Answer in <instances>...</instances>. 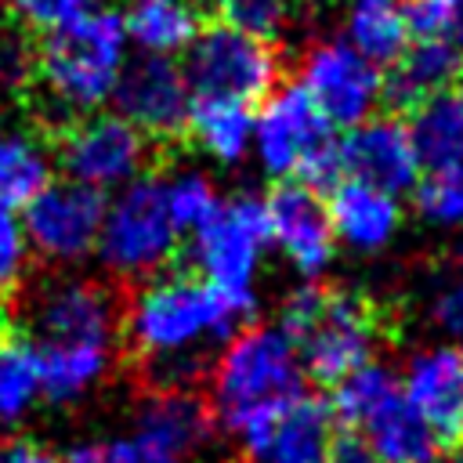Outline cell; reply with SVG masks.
I'll use <instances>...</instances> for the list:
<instances>
[{
    "label": "cell",
    "mask_w": 463,
    "mask_h": 463,
    "mask_svg": "<svg viewBox=\"0 0 463 463\" xmlns=\"http://www.w3.org/2000/svg\"><path fill=\"white\" fill-rule=\"evenodd\" d=\"M250 315L195 271H159L141 279L123 307L119 329L145 362L152 387L192 391L210 369V354Z\"/></svg>",
    "instance_id": "1"
},
{
    "label": "cell",
    "mask_w": 463,
    "mask_h": 463,
    "mask_svg": "<svg viewBox=\"0 0 463 463\" xmlns=\"http://www.w3.org/2000/svg\"><path fill=\"white\" fill-rule=\"evenodd\" d=\"M210 416L228 434L257 423L304 394L307 373L293 336L279 322L239 326L210 358Z\"/></svg>",
    "instance_id": "2"
},
{
    "label": "cell",
    "mask_w": 463,
    "mask_h": 463,
    "mask_svg": "<svg viewBox=\"0 0 463 463\" xmlns=\"http://www.w3.org/2000/svg\"><path fill=\"white\" fill-rule=\"evenodd\" d=\"M127 58L130 43L119 11L98 7L54 33H43L33 80H40L47 101L61 116H87L112 101Z\"/></svg>",
    "instance_id": "3"
},
{
    "label": "cell",
    "mask_w": 463,
    "mask_h": 463,
    "mask_svg": "<svg viewBox=\"0 0 463 463\" xmlns=\"http://www.w3.org/2000/svg\"><path fill=\"white\" fill-rule=\"evenodd\" d=\"M279 326L293 336L304 373L329 387L373 362L380 347L376 307L351 289H318L315 282H304L286 293Z\"/></svg>",
    "instance_id": "4"
},
{
    "label": "cell",
    "mask_w": 463,
    "mask_h": 463,
    "mask_svg": "<svg viewBox=\"0 0 463 463\" xmlns=\"http://www.w3.org/2000/svg\"><path fill=\"white\" fill-rule=\"evenodd\" d=\"M250 156L268 177L304 181L318 192L344 177L340 137L297 83L275 87L260 105H253Z\"/></svg>",
    "instance_id": "5"
},
{
    "label": "cell",
    "mask_w": 463,
    "mask_h": 463,
    "mask_svg": "<svg viewBox=\"0 0 463 463\" xmlns=\"http://www.w3.org/2000/svg\"><path fill=\"white\" fill-rule=\"evenodd\" d=\"M192 271L235 300L250 318L257 311V279L271 250L264 224V199L239 192L217 203V210L188 232Z\"/></svg>",
    "instance_id": "6"
},
{
    "label": "cell",
    "mask_w": 463,
    "mask_h": 463,
    "mask_svg": "<svg viewBox=\"0 0 463 463\" xmlns=\"http://www.w3.org/2000/svg\"><path fill=\"white\" fill-rule=\"evenodd\" d=\"M181 246V232L163 203L159 177H137L105 199L98 260L116 279H152L166 271Z\"/></svg>",
    "instance_id": "7"
},
{
    "label": "cell",
    "mask_w": 463,
    "mask_h": 463,
    "mask_svg": "<svg viewBox=\"0 0 463 463\" xmlns=\"http://www.w3.org/2000/svg\"><path fill=\"white\" fill-rule=\"evenodd\" d=\"M181 69L195 98H228L242 105H260L279 87L282 61L271 40L217 22L192 40Z\"/></svg>",
    "instance_id": "8"
},
{
    "label": "cell",
    "mask_w": 463,
    "mask_h": 463,
    "mask_svg": "<svg viewBox=\"0 0 463 463\" xmlns=\"http://www.w3.org/2000/svg\"><path fill=\"white\" fill-rule=\"evenodd\" d=\"M297 87L333 130H351L383 105V69L358 54L344 36H322L304 47Z\"/></svg>",
    "instance_id": "9"
},
{
    "label": "cell",
    "mask_w": 463,
    "mask_h": 463,
    "mask_svg": "<svg viewBox=\"0 0 463 463\" xmlns=\"http://www.w3.org/2000/svg\"><path fill=\"white\" fill-rule=\"evenodd\" d=\"M54 156L69 181L112 195L145 174L148 137L119 112H87L61 127Z\"/></svg>",
    "instance_id": "10"
},
{
    "label": "cell",
    "mask_w": 463,
    "mask_h": 463,
    "mask_svg": "<svg viewBox=\"0 0 463 463\" xmlns=\"http://www.w3.org/2000/svg\"><path fill=\"white\" fill-rule=\"evenodd\" d=\"M101 217H105V195L69 177L47 181L22 206V228L29 250L61 268L80 264L98 250Z\"/></svg>",
    "instance_id": "11"
},
{
    "label": "cell",
    "mask_w": 463,
    "mask_h": 463,
    "mask_svg": "<svg viewBox=\"0 0 463 463\" xmlns=\"http://www.w3.org/2000/svg\"><path fill=\"white\" fill-rule=\"evenodd\" d=\"M123 307L116 293L87 275H51L25 297L29 340H116Z\"/></svg>",
    "instance_id": "12"
},
{
    "label": "cell",
    "mask_w": 463,
    "mask_h": 463,
    "mask_svg": "<svg viewBox=\"0 0 463 463\" xmlns=\"http://www.w3.org/2000/svg\"><path fill=\"white\" fill-rule=\"evenodd\" d=\"M264 224L271 250L304 279L315 282L336 257V235L326 195L304 181H279L264 195Z\"/></svg>",
    "instance_id": "13"
},
{
    "label": "cell",
    "mask_w": 463,
    "mask_h": 463,
    "mask_svg": "<svg viewBox=\"0 0 463 463\" xmlns=\"http://www.w3.org/2000/svg\"><path fill=\"white\" fill-rule=\"evenodd\" d=\"M192 87L184 80V69L174 58L159 54H137L127 58L119 83L112 90L116 112L137 127L148 141L152 137H177L192 112Z\"/></svg>",
    "instance_id": "14"
},
{
    "label": "cell",
    "mask_w": 463,
    "mask_h": 463,
    "mask_svg": "<svg viewBox=\"0 0 463 463\" xmlns=\"http://www.w3.org/2000/svg\"><path fill=\"white\" fill-rule=\"evenodd\" d=\"M235 438L246 463H326L336 441V416L329 402L304 391Z\"/></svg>",
    "instance_id": "15"
},
{
    "label": "cell",
    "mask_w": 463,
    "mask_h": 463,
    "mask_svg": "<svg viewBox=\"0 0 463 463\" xmlns=\"http://www.w3.org/2000/svg\"><path fill=\"white\" fill-rule=\"evenodd\" d=\"M340 166L344 177L376 184L383 192L405 195L416 188L423 166L412 148L409 127L398 116H369L340 137Z\"/></svg>",
    "instance_id": "16"
},
{
    "label": "cell",
    "mask_w": 463,
    "mask_h": 463,
    "mask_svg": "<svg viewBox=\"0 0 463 463\" xmlns=\"http://www.w3.org/2000/svg\"><path fill=\"white\" fill-rule=\"evenodd\" d=\"M405 402L441 441L463 434V351L456 344H423L398 369Z\"/></svg>",
    "instance_id": "17"
},
{
    "label": "cell",
    "mask_w": 463,
    "mask_h": 463,
    "mask_svg": "<svg viewBox=\"0 0 463 463\" xmlns=\"http://www.w3.org/2000/svg\"><path fill=\"white\" fill-rule=\"evenodd\" d=\"M326 206H329L336 246L362 253V257L383 253L398 239L402 221H405L402 195L383 192L365 181H354V177H340L329 188Z\"/></svg>",
    "instance_id": "18"
},
{
    "label": "cell",
    "mask_w": 463,
    "mask_h": 463,
    "mask_svg": "<svg viewBox=\"0 0 463 463\" xmlns=\"http://www.w3.org/2000/svg\"><path fill=\"white\" fill-rule=\"evenodd\" d=\"M213 416L210 405L195 394V391H174V387H152L134 416V434L145 438L148 445L174 452L181 459H188L192 452H199L210 434H213Z\"/></svg>",
    "instance_id": "19"
},
{
    "label": "cell",
    "mask_w": 463,
    "mask_h": 463,
    "mask_svg": "<svg viewBox=\"0 0 463 463\" xmlns=\"http://www.w3.org/2000/svg\"><path fill=\"white\" fill-rule=\"evenodd\" d=\"M40 391L54 405H72L98 391L116 365V340H40Z\"/></svg>",
    "instance_id": "20"
},
{
    "label": "cell",
    "mask_w": 463,
    "mask_h": 463,
    "mask_svg": "<svg viewBox=\"0 0 463 463\" xmlns=\"http://www.w3.org/2000/svg\"><path fill=\"white\" fill-rule=\"evenodd\" d=\"M463 83V47L449 36H412L383 72V101L402 109Z\"/></svg>",
    "instance_id": "21"
},
{
    "label": "cell",
    "mask_w": 463,
    "mask_h": 463,
    "mask_svg": "<svg viewBox=\"0 0 463 463\" xmlns=\"http://www.w3.org/2000/svg\"><path fill=\"white\" fill-rule=\"evenodd\" d=\"M119 22L127 43L137 47V54L159 58L184 54L203 33L199 0H127L119 7Z\"/></svg>",
    "instance_id": "22"
},
{
    "label": "cell",
    "mask_w": 463,
    "mask_h": 463,
    "mask_svg": "<svg viewBox=\"0 0 463 463\" xmlns=\"http://www.w3.org/2000/svg\"><path fill=\"white\" fill-rule=\"evenodd\" d=\"M354 438L380 459V463H441L445 441L423 423V416L405 402L398 391L380 412H373Z\"/></svg>",
    "instance_id": "23"
},
{
    "label": "cell",
    "mask_w": 463,
    "mask_h": 463,
    "mask_svg": "<svg viewBox=\"0 0 463 463\" xmlns=\"http://www.w3.org/2000/svg\"><path fill=\"white\" fill-rule=\"evenodd\" d=\"M184 130L210 163L239 166L253 148V105L228 98H192Z\"/></svg>",
    "instance_id": "24"
},
{
    "label": "cell",
    "mask_w": 463,
    "mask_h": 463,
    "mask_svg": "<svg viewBox=\"0 0 463 463\" xmlns=\"http://www.w3.org/2000/svg\"><path fill=\"white\" fill-rule=\"evenodd\" d=\"M340 36L373 65H391L412 40L409 0H344Z\"/></svg>",
    "instance_id": "25"
},
{
    "label": "cell",
    "mask_w": 463,
    "mask_h": 463,
    "mask_svg": "<svg viewBox=\"0 0 463 463\" xmlns=\"http://www.w3.org/2000/svg\"><path fill=\"white\" fill-rule=\"evenodd\" d=\"M405 127L423 170L463 166V83L412 105V119Z\"/></svg>",
    "instance_id": "26"
},
{
    "label": "cell",
    "mask_w": 463,
    "mask_h": 463,
    "mask_svg": "<svg viewBox=\"0 0 463 463\" xmlns=\"http://www.w3.org/2000/svg\"><path fill=\"white\" fill-rule=\"evenodd\" d=\"M40 398L43 391H40L36 347L22 329H14L4 318L0 322V427H18Z\"/></svg>",
    "instance_id": "27"
},
{
    "label": "cell",
    "mask_w": 463,
    "mask_h": 463,
    "mask_svg": "<svg viewBox=\"0 0 463 463\" xmlns=\"http://www.w3.org/2000/svg\"><path fill=\"white\" fill-rule=\"evenodd\" d=\"M51 181V156L25 134H0V203L25 206Z\"/></svg>",
    "instance_id": "28"
},
{
    "label": "cell",
    "mask_w": 463,
    "mask_h": 463,
    "mask_svg": "<svg viewBox=\"0 0 463 463\" xmlns=\"http://www.w3.org/2000/svg\"><path fill=\"white\" fill-rule=\"evenodd\" d=\"M159 188H163V203L177 224L181 235L195 232L221 203V192L213 184V177L199 166H177L170 170L166 177H159Z\"/></svg>",
    "instance_id": "29"
},
{
    "label": "cell",
    "mask_w": 463,
    "mask_h": 463,
    "mask_svg": "<svg viewBox=\"0 0 463 463\" xmlns=\"http://www.w3.org/2000/svg\"><path fill=\"white\" fill-rule=\"evenodd\" d=\"M416 213L434 228H463V166L427 170L416 181Z\"/></svg>",
    "instance_id": "30"
},
{
    "label": "cell",
    "mask_w": 463,
    "mask_h": 463,
    "mask_svg": "<svg viewBox=\"0 0 463 463\" xmlns=\"http://www.w3.org/2000/svg\"><path fill=\"white\" fill-rule=\"evenodd\" d=\"M221 25H232L239 33L279 40L293 22V0H210Z\"/></svg>",
    "instance_id": "31"
},
{
    "label": "cell",
    "mask_w": 463,
    "mask_h": 463,
    "mask_svg": "<svg viewBox=\"0 0 463 463\" xmlns=\"http://www.w3.org/2000/svg\"><path fill=\"white\" fill-rule=\"evenodd\" d=\"M61 463H188V459L163 452L130 430L119 438H105V441H83L69 456H61Z\"/></svg>",
    "instance_id": "32"
},
{
    "label": "cell",
    "mask_w": 463,
    "mask_h": 463,
    "mask_svg": "<svg viewBox=\"0 0 463 463\" xmlns=\"http://www.w3.org/2000/svg\"><path fill=\"white\" fill-rule=\"evenodd\" d=\"M29 239L22 228V217L14 213V206L0 203V300L7 293L18 289V282L25 279L29 268Z\"/></svg>",
    "instance_id": "33"
},
{
    "label": "cell",
    "mask_w": 463,
    "mask_h": 463,
    "mask_svg": "<svg viewBox=\"0 0 463 463\" xmlns=\"http://www.w3.org/2000/svg\"><path fill=\"white\" fill-rule=\"evenodd\" d=\"M11 14L25 25V29H36V33H54L90 11L101 7V0H7Z\"/></svg>",
    "instance_id": "34"
},
{
    "label": "cell",
    "mask_w": 463,
    "mask_h": 463,
    "mask_svg": "<svg viewBox=\"0 0 463 463\" xmlns=\"http://www.w3.org/2000/svg\"><path fill=\"white\" fill-rule=\"evenodd\" d=\"M427 315L438 333L463 340V268L434 286V293L427 300Z\"/></svg>",
    "instance_id": "35"
},
{
    "label": "cell",
    "mask_w": 463,
    "mask_h": 463,
    "mask_svg": "<svg viewBox=\"0 0 463 463\" xmlns=\"http://www.w3.org/2000/svg\"><path fill=\"white\" fill-rule=\"evenodd\" d=\"M36 76V47L25 43L22 33L0 36V83L4 87H25Z\"/></svg>",
    "instance_id": "36"
},
{
    "label": "cell",
    "mask_w": 463,
    "mask_h": 463,
    "mask_svg": "<svg viewBox=\"0 0 463 463\" xmlns=\"http://www.w3.org/2000/svg\"><path fill=\"white\" fill-rule=\"evenodd\" d=\"M0 463H61V456L51 452L43 441H33V438H4L0 441Z\"/></svg>",
    "instance_id": "37"
},
{
    "label": "cell",
    "mask_w": 463,
    "mask_h": 463,
    "mask_svg": "<svg viewBox=\"0 0 463 463\" xmlns=\"http://www.w3.org/2000/svg\"><path fill=\"white\" fill-rule=\"evenodd\" d=\"M326 463H380V459H376L354 434H336V441H333Z\"/></svg>",
    "instance_id": "38"
},
{
    "label": "cell",
    "mask_w": 463,
    "mask_h": 463,
    "mask_svg": "<svg viewBox=\"0 0 463 463\" xmlns=\"http://www.w3.org/2000/svg\"><path fill=\"white\" fill-rule=\"evenodd\" d=\"M423 4H434V7H445V11H463V0H423Z\"/></svg>",
    "instance_id": "39"
},
{
    "label": "cell",
    "mask_w": 463,
    "mask_h": 463,
    "mask_svg": "<svg viewBox=\"0 0 463 463\" xmlns=\"http://www.w3.org/2000/svg\"><path fill=\"white\" fill-rule=\"evenodd\" d=\"M459 260H463V242H459Z\"/></svg>",
    "instance_id": "40"
},
{
    "label": "cell",
    "mask_w": 463,
    "mask_h": 463,
    "mask_svg": "<svg viewBox=\"0 0 463 463\" xmlns=\"http://www.w3.org/2000/svg\"><path fill=\"white\" fill-rule=\"evenodd\" d=\"M459 449H463V434H459Z\"/></svg>",
    "instance_id": "41"
}]
</instances>
